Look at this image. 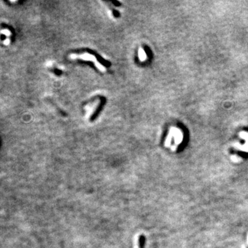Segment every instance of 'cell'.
I'll use <instances>...</instances> for the list:
<instances>
[{
  "label": "cell",
  "mask_w": 248,
  "mask_h": 248,
  "mask_svg": "<svg viewBox=\"0 0 248 248\" xmlns=\"http://www.w3.org/2000/svg\"><path fill=\"white\" fill-rule=\"evenodd\" d=\"M13 32L10 27L6 25L2 26L0 28V41L4 45H8L11 42Z\"/></svg>",
  "instance_id": "obj_1"
},
{
  "label": "cell",
  "mask_w": 248,
  "mask_h": 248,
  "mask_svg": "<svg viewBox=\"0 0 248 248\" xmlns=\"http://www.w3.org/2000/svg\"><path fill=\"white\" fill-rule=\"evenodd\" d=\"M144 245H145V237L141 236L139 238V248H144Z\"/></svg>",
  "instance_id": "obj_2"
}]
</instances>
